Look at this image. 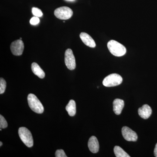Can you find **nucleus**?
<instances>
[{
    "mask_svg": "<svg viewBox=\"0 0 157 157\" xmlns=\"http://www.w3.org/2000/svg\"><path fill=\"white\" fill-rule=\"evenodd\" d=\"M107 48L110 53L115 56H123L126 53V48L124 46L115 40L109 41L107 43Z\"/></svg>",
    "mask_w": 157,
    "mask_h": 157,
    "instance_id": "1",
    "label": "nucleus"
},
{
    "mask_svg": "<svg viewBox=\"0 0 157 157\" xmlns=\"http://www.w3.org/2000/svg\"><path fill=\"white\" fill-rule=\"evenodd\" d=\"M27 99L29 106L33 111L37 113H42L44 112V107L35 95L29 94Z\"/></svg>",
    "mask_w": 157,
    "mask_h": 157,
    "instance_id": "2",
    "label": "nucleus"
},
{
    "mask_svg": "<svg viewBox=\"0 0 157 157\" xmlns=\"http://www.w3.org/2000/svg\"><path fill=\"white\" fill-rule=\"evenodd\" d=\"M18 135L24 144L29 147L33 145V139L31 132L25 127H21L18 129Z\"/></svg>",
    "mask_w": 157,
    "mask_h": 157,
    "instance_id": "3",
    "label": "nucleus"
},
{
    "mask_svg": "<svg viewBox=\"0 0 157 157\" xmlns=\"http://www.w3.org/2000/svg\"><path fill=\"white\" fill-rule=\"evenodd\" d=\"M123 78L121 76L116 73L108 75L104 78L103 84L106 87H112L119 85L122 83Z\"/></svg>",
    "mask_w": 157,
    "mask_h": 157,
    "instance_id": "4",
    "label": "nucleus"
},
{
    "mask_svg": "<svg viewBox=\"0 0 157 157\" xmlns=\"http://www.w3.org/2000/svg\"><path fill=\"white\" fill-rule=\"evenodd\" d=\"M73 12L72 9L67 7H61L57 8L54 11L56 17L61 20L70 19L73 15Z\"/></svg>",
    "mask_w": 157,
    "mask_h": 157,
    "instance_id": "5",
    "label": "nucleus"
},
{
    "mask_svg": "<svg viewBox=\"0 0 157 157\" xmlns=\"http://www.w3.org/2000/svg\"><path fill=\"white\" fill-rule=\"evenodd\" d=\"M65 63L68 69L73 70L76 68V63L75 57L71 49H67L65 53Z\"/></svg>",
    "mask_w": 157,
    "mask_h": 157,
    "instance_id": "6",
    "label": "nucleus"
},
{
    "mask_svg": "<svg viewBox=\"0 0 157 157\" xmlns=\"http://www.w3.org/2000/svg\"><path fill=\"white\" fill-rule=\"evenodd\" d=\"M10 48L11 52L14 55L16 56L21 55L24 49L23 42L21 39L16 40L12 42Z\"/></svg>",
    "mask_w": 157,
    "mask_h": 157,
    "instance_id": "7",
    "label": "nucleus"
},
{
    "mask_svg": "<svg viewBox=\"0 0 157 157\" xmlns=\"http://www.w3.org/2000/svg\"><path fill=\"white\" fill-rule=\"evenodd\" d=\"M122 134L124 138L128 141H136L137 140V134L128 127H123L122 128Z\"/></svg>",
    "mask_w": 157,
    "mask_h": 157,
    "instance_id": "8",
    "label": "nucleus"
},
{
    "mask_svg": "<svg viewBox=\"0 0 157 157\" xmlns=\"http://www.w3.org/2000/svg\"><path fill=\"white\" fill-rule=\"evenodd\" d=\"M138 113L140 117L144 119H147L151 115L152 109L149 105L144 104L138 109Z\"/></svg>",
    "mask_w": 157,
    "mask_h": 157,
    "instance_id": "9",
    "label": "nucleus"
},
{
    "mask_svg": "<svg viewBox=\"0 0 157 157\" xmlns=\"http://www.w3.org/2000/svg\"><path fill=\"white\" fill-rule=\"evenodd\" d=\"M79 36L82 41L86 45L91 48H95L96 47L94 40L89 35L85 33H81Z\"/></svg>",
    "mask_w": 157,
    "mask_h": 157,
    "instance_id": "10",
    "label": "nucleus"
},
{
    "mask_svg": "<svg viewBox=\"0 0 157 157\" xmlns=\"http://www.w3.org/2000/svg\"><path fill=\"white\" fill-rule=\"evenodd\" d=\"M88 146L91 152L93 153L98 152L99 150V144L98 139L95 136L90 137L88 143Z\"/></svg>",
    "mask_w": 157,
    "mask_h": 157,
    "instance_id": "11",
    "label": "nucleus"
},
{
    "mask_svg": "<svg viewBox=\"0 0 157 157\" xmlns=\"http://www.w3.org/2000/svg\"><path fill=\"white\" fill-rule=\"evenodd\" d=\"M124 106V102L123 100L120 99H116L113 102V110L117 115H119L121 113Z\"/></svg>",
    "mask_w": 157,
    "mask_h": 157,
    "instance_id": "12",
    "label": "nucleus"
},
{
    "mask_svg": "<svg viewBox=\"0 0 157 157\" xmlns=\"http://www.w3.org/2000/svg\"><path fill=\"white\" fill-rule=\"evenodd\" d=\"M31 68H32V71L34 74L38 76L39 78H43L45 77V72L36 63H33L32 66H31Z\"/></svg>",
    "mask_w": 157,
    "mask_h": 157,
    "instance_id": "13",
    "label": "nucleus"
},
{
    "mask_svg": "<svg viewBox=\"0 0 157 157\" xmlns=\"http://www.w3.org/2000/svg\"><path fill=\"white\" fill-rule=\"evenodd\" d=\"M66 109L70 116H74L76 113V104L75 101L73 100H70L66 106Z\"/></svg>",
    "mask_w": 157,
    "mask_h": 157,
    "instance_id": "14",
    "label": "nucleus"
},
{
    "mask_svg": "<svg viewBox=\"0 0 157 157\" xmlns=\"http://www.w3.org/2000/svg\"><path fill=\"white\" fill-rule=\"evenodd\" d=\"M114 153L117 157H130L128 154L126 152L120 147L116 146L113 149Z\"/></svg>",
    "mask_w": 157,
    "mask_h": 157,
    "instance_id": "15",
    "label": "nucleus"
},
{
    "mask_svg": "<svg viewBox=\"0 0 157 157\" xmlns=\"http://www.w3.org/2000/svg\"><path fill=\"white\" fill-rule=\"evenodd\" d=\"M6 87V80L2 78H0V94H2L5 92Z\"/></svg>",
    "mask_w": 157,
    "mask_h": 157,
    "instance_id": "16",
    "label": "nucleus"
},
{
    "mask_svg": "<svg viewBox=\"0 0 157 157\" xmlns=\"http://www.w3.org/2000/svg\"><path fill=\"white\" fill-rule=\"evenodd\" d=\"M8 127V123L6 119L2 115H0V128L2 129L6 128Z\"/></svg>",
    "mask_w": 157,
    "mask_h": 157,
    "instance_id": "17",
    "label": "nucleus"
},
{
    "mask_svg": "<svg viewBox=\"0 0 157 157\" xmlns=\"http://www.w3.org/2000/svg\"><path fill=\"white\" fill-rule=\"evenodd\" d=\"M32 13L35 16L41 17L43 15L42 11L37 8H33L32 9Z\"/></svg>",
    "mask_w": 157,
    "mask_h": 157,
    "instance_id": "18",
    "label": "nucleus"
},
{
    "mask_svg": "<svg viewBox=\"0 0 157 157\" xmlns=\"http://www.w3.org/2000/svg\"><path fill=\"white\" fill-rule=\"evenodd\" d=\"M55 156L56 157H67L64 151L63 150H57L56 152Z\"/></svg>",
    "mask_w": 157,
    "mask_h": 157,
    "instance_id": "19",
    "label": "nucleus"
},
{
    "mask_svg": "<svg viewBox=\"0 0 157 157\" xmlns=\"http://www.w3.org/2000/svg\"><path fill=\"white\" fill-rule=\"evenodd\" d=\"M39 22H40V19L39 17H36V16L32 17L30 20V23L32 25H37Z\"/></svg>",
    "mask_w": 157,
    "mask_h": 157,
    "instance_id": "20",
    "label": "nucleus"
},
{
    "mask_svg": "<svg viewBox=\"0 0 157 157\" xmlns=\"http://www.w3.org/2000/svg\"><path fill=\"white\" fill-rule=\"evenodd\" d=\"M154 155L155 157H157V143L156 144L155 147Z\"/></svg>",
    "mask_w": 157,
    "mask_h": 157,
    "instance_id": "21",
    "label": "nucleus"
},
{
    "mask_svg": "<svg viewBox=\"0 0 157 157\" xmlns=\"http://www.w3.org/2000/svg\"><path fill=\"white\" fill-rule=\"evenodd\" d=\"M66 1H68V2H74L75 0H66Z\"/></svg>",
    "mask_w": 157,
    "mask_h": 157,
    "instance_id": "22",
    "label": "nucleus"
},
{
    "mask_svg": "<svg viewBox=\"0 0 157 157\" xmlns=\"http://www.w3.org/2000/svg\"><path fill=\"white\" fill-rule=\"evenodd\" d=\"M2 144H3L2 143V141H1V142H0V146H2Z\"/></svg>",
    "mask_w": 157,
    "mask_h": 157,
    "instance_id": "23",
    "label": "nucleus"
},
{
    "mask_svg": "<svg viewBox=\"0 0 157 157\" xmlns=\"http://www.w3.org/2000/svg\"><path fill=\"white\" fill-rule=\"evenodd\" d=\"M63 23H65V21H63Z\"/></svg>",
    "mask_w": 157,
    "mask_h": 157,
    "instance_id": "24",
    "label": "nucleus"
},
{
    "mask_svg": "<svg viewBox=\"0 0 157 157\" xmlns=\"http://www.w3.org/2000/svg\"><path fill=\"white\" fill-rule=\"evenodd\" d=\"M20 39H21V38H20Z\"/></svg>",
    "mask_w": 157,
    "mask_h": 157,
    "instance_id": "25",
    "label": "nucleus"
}]
</instances>
